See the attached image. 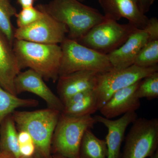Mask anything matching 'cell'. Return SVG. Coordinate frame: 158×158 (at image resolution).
I'll return each instance as SVG.
<instances>
[{"label": "cell", "instance_id": "cell-1", "mask_svg": "<svg viewBox=\"0 0 158 158\" xmlns=\"http://www.w3.org/2000/svg\"><path fill=\"white\" fill-rule=\"evenodd\" d=\"M37 7L65 25L68 31L67 38L77 41L106 18L98 9L78 0H52Z\"/></svg>", "mask_w": 158, "mask_h": 158}, {"label": "cell", "instance_id": "cell-2", "mask_svg": "<svg viewBox=\"0 0 158 158\" xmlns=\"http://www.w3.org/2000/svg\"><path fill=\"white\" fill-rule=\"evenodd\" d=\"M12 47L21 69L29 68L44 80L57 81L62 57L60 45L15 39Z\"/></svg>", "mask_w": 158, "mask_h": 158}, {"label": "cell", "instance_id": "cell-3", "mask_svg": "<svg viewBox=\"0 0 158 158\" xmlns=\"http://www.w3.org/2000/svg\"><path fill=\"white\" fill-rule=\"evenodd\" d=\"M61 112L51 108L35 111H15L11 114L18 131L23 130L32 137L36 152L43 158H51L54 131Z\"/></svg>", "mask_w": 158, "mask_h": 158}, {"label": "cell", "instance_id": "cell-4", "mask_svg": "<svg viewBox=\"0 0 158 158\" xmlns=\"http://www.w3.org/2000/svg\"><path fill=\"white\" fill-rule=\"evenodd\" d=\"M96 123L91 116H70L61 113L53 135L52 151L55 154L65 157L79 158L84 134Z\"/></svg>", "mask_w": 158, "mask_h": 158}, {"label": "cell", "instance_id": "cell-5", "mask_svg": "<svg viewBox=\"0 0 158 158\" xmlns=\"http://www.w3.org/2000/svg\"><path fill=\"white\" fill-rule=\"evenodd\" d=\"M60 47L62 57L59 76L79 71L105 72L113 68L107 55L82 45L76 40L66 37Z\"/></svg>", "mask_w": 158, "mask_h": 158}, {"label": "cell", "instance_id": "cell-6", "mask_svg": "<svg viewBox=\"0 0 158 158\" xmlns=\"http://www.w3.org/2000/svg\"><path fill=\"white\" fill-rule=\"evenodd\" d=\"M137 29L129 23L120 24L106 17L77 42L98 52L107 55L121 46Z\"/></svg>", "mask_w": 158, "mask_h": 158}, {"label": "cell", "instance_id": "cell-7", "mask_svg": "<svg viewBox=\"0 0 158 158\" xmlns=\"http://www.w3.org/2000/svg\"><path fill=\"white\" fill-rule=\"evenodd\" d=\"M158 71V65L142 68L133 65L127 68H113L105 72L98 73L94 90L98 97L99 110L116 91L131 86Z\"/></svg>", "mask_w": 158, "mask_h": 158}, {"label": "cell", "instance_id": "cell-8", "mask_svg": "<svg viewBox=\"0 0 158 158\" xmlns=\"http://www.w3.org/2000/svg\"><path fill=\"white\" fill-rule=\"evenodd\" d=\"M158 147V118H137L125 138L121 158H147Z\"/></svg>", "mask_w": 158, "mask_h": 158}, {"label": "cell", "instance_id": "cell-9", "mask_svg": "<svg viewBox=\"0 0 158 158\" xmlns=\"http://www.w3.org/2000/svg\"><path fill=\"white\" fill-rule=\"evenodd\" d=\"M42 11L43 15L37 21L15 29V39L45 44H58L64 40L68 34L66 26Z\"/></svg>", "mask_w": 158, "mask_h": 158}, {"label": "cell", "instance_id": "cell-10", "mask_svg": "<svg viewBox=\"0 0 158 158\" xmlns=\"http://www.w3.org/2000/svg\"><path fill=\"white\" fill-rule=\"evenodd\" d=\"M14 88L16 95L24 92H31L45 102L48 108L62 112L64 105L45 84L44 79L32 69L20 72L14 80Z\"/></svg>", "mask_w": 158, "mask_h": 158}, {"label": "cell", "instance_id": "cell-11", "mask_svg": "<svg viewBox=\"0 0 158 158\" xmlns=\"http://www.w3.org/2000/svg\"><path fill=\"white\" fill-rule=\"evenodd\" d=\"M148 27L137 29L117 49L107 55L113 68L121 69L134 65L139 52L150 40H155Z\"/></svg>", "mask_w": 158, "mask_h": 158}, {"label": "cell", "instance_id": "cell-12", "mask_svg": "<svg viewBox=\"0 0 158 158\" xmlns=\"http://www.w3.org/2000/svg\"><path fill=\"white\" fill-rule=\"evenodd\" d=\"M106 17L116 20L126 19L138 29H144L149 19L145 15L138 0H98Z\"/></svg>", "mask_w": 158, "mask_h": 158}, {"label": "cell", "instance_id": "cell-13", "mask_svg": "<svg viewBox=\"0 0 158 158\" xmlns=\"http://www.w3.org/2000/svg\"><path fill=\"white\" fill-rule=\"evenodd\" d=\"M94 118L97 123H102L108 129V134L105 139L108 149L107 158H120V149L127 128L138 118L136 112L125 113L116 120L99 115H96Z\"/></svg>", "mask_w": 158, "mask_h": 158}, {"label": "cell", "instance_id": "cell-14", "mask_svg": "<svg viewBox=\"0 0 158 158\" xmlns=\"http://www.w3.org/2000/svg\"><path fill=\"white\" fill-rule=\"evenodd\" d=\"M141 81L115 92L99 110L103 116L112 119L128 112H136L141 102L135 92Z\"/></svg>", "mask_w": 158, "mask_h": 158}, {"label": "cell", "instance_id": "cell-15", "mask_svg": "<svg viewBox=\"0 0 158 158\" xmlns=\"http://www.w3.org/2000/svg\"><path fill=\"white\" fill-rule=\"evenodd\" d=\"M98 73L94 71L83 70L59 76L57 81V92L63 105L77 94L94 90Z\"/></svg>", "mask_w": 158, "mask_h": 158}, {"label": "cell", "instance_id": "cell-16", "mask_svg": "<svg viewBox=\"0 0 158 158\" xmlns=\"http://www.w3.org/2000/svg\"><path fill=\"white\" fill-rule=\"evenodd\" d=\"M21 70L12 46L0 30V85L15 95L14 80Z\"/></svg>", "mask_w": 158, "mask_h": 158}, {"label": "cell", "instance_id": "cell-17", "mask_svg": "<svg viewBox=\"0 0 158 158\" xmlns=\"http://www.w3.org/2000/svg\"><path fill=\"white\" fill-rule=\"evenodd\" d=\"M98 98L94 90H86L72 97L64 104L61 113L70 116H91L99 110Z\"/></svg>", "mask_w": 158, "mask_h": 158}, {"label": "cell", "instance_id": "cell-18", "mask_svg": "<svg viewBox=\"0 0 158 158\" xmlns=\"http://www.w3.org/2000/svg\"><path fill=\"white\" fill-rule=\"evenodd\" d=\"M18 131L11 115L7 116L0 126V152L9 153L20 158Z\"/></svg>", "mask_w": 158, "mask_h": 158}, {"label": "cell", "instance_id": "cell-19", "mask_svg": "<svg viewBox=\"0 0 158 158\" xmlns=\"http://www.w3.org/2000/svg\"><path fill=\"white\" fill-rule=\"evenodd\" d=\"M107 153L106 140L97 138L90 129L87 130L80 145L79 158H107Z\"/></svg>", "mask_w": 158, "mask_h": 158}, {"label": "cell", "instance_id": "cell-20", "mask_svg": "<svg viewBox=\"0 0 158 158\" xmlns=\"http://www.w3.org/2000/svg\"><path fill=\"white\" fill-rule=\"evenodd\" d=\"M39 104L33 99L19 98L5 90L0 85V126L18 108L34 107Z\"/></svg>", "mask_w": 158, "mask_h": 158}, {"label": "cell", "instance_id": "cell-21", "mask_svg": "<svg viewBox=\"0 0 158 158\" xmlns=\"http://www.w3.org/2000/svg\"><path fill=\"white\" fill-rule=\"evenodd\" d=\"M16 14V9L12 6L10 0H0V30L12 46L15 40V29L11 23V18Z\"/></svg>", "mask_w": 158, "mask_h": 158}, {"label": "cell", "instance_id": "cell-22", "mask_svg": "<svg viewBox=\"0 0 158 158\" xmlns=\"http://www.w3.org/2000/svg\"><path fill=\"white\" fill-rule=\"evenodd\" d=\"M158 39L150 40L143 47L136 57L134 65L142 68L158 65Z\"/></svg>", "mask_w": 158, "mask_h": 158}, {"label": "cell", "instance_id": "cell-23", "mask_svg": "<svg viewBox=\"0 0 158 158\" xmlns=\"http://www.w3.org/2000/svg\"><path fill=\"white\" fill-rule=\"evenodd\" d=\"M139 99L146 98L148 100L158 97V71L151 74L141 80L135 92Z\"/></svg>", "mask_w": 158, "mask_h": 158}, {"label": "cell", "instance_id": "cell-24", "mask_svg": "<svg viewBox=\"0 0 158 158\" xmlns=\"http://www.w3.org/2000/svg\"><path fill=\"white\" fill-rule=\"evenodd\" d=\"M43 12L37 7L22 9L15 15L18 28H22L30 25L41 18Z\"/></svg>", "mask_w": 158, "mask_h": 158}, {"label": "cell", "instance_id": "cell-25", "mask_svg": "<svg viewBox=\"0 0 158 158\" xmlns=\"http://www.w3.org/2000/svg\"><path fill=\"white\" fill-rule=\"evenodd\" d=\"M18 139L19 145L34 142L32 137L27 132L23 130L18 131Z\"/></svg>", "mask_w": 158, "mask_h": 158}, {"label": "cell", "instance_id": "cell-26", "mask_svg": "<svg viewBox=\"0 0 158 158\" xmlns=\"http://www.w3.org/2000/svg\"><path fill=\"white\" fill-rule=\"evenodd\" d=\"M156 0H138L141 10L144 14L149 11L151 7Z\"/></svg>", "mask_w": 158, "mask_h": 158}, {"label": "cell", "instance_id": "cell-27", "mask_svg": "<svg viewBox=\"0 0 158 158\" xmlns=\"http://www.w3.org/2000/svg\"><path fill=\"white\" fill-rule=\"evenodd\" d=\"M35 0H17V3L22 9L33 7Z\"/></svg>", "mask_w": 158, "mask_h": 158}, {"label": "cell", "instance_id": "cell-28", "mask_svg": "<svg viewBox=\"0 0 158 158\" xmlns=\"http://www.w3.org/2000/svg\"><path fill=\"white\" fill-rule=\"evenodd\" d=\"M0 158H15L14 156L9 153L1 152H0Z\"/></svg>", "mask_w": 158, "mask_h": 158}, {"label": "cell", "instance_id": "cell-29", "mask_svg": "<svg viewBox=\"0 0 158 158\" xmlns=\"http://www.w3.org/2000/svg\"><path fill=\"white\" fill-rule=\"evenodd\" d=\"M20 158H43L41 156L39 155L38 154H37H37H36V153H35V154L32 156L30 157H23L22 156Z\"/></svg>", "mask_w": 158, "mask_h": 158}, {"label": "cell", "instance_id": "cell-30", "mask_svg": "<svg viewBox=\"0 0 158 158\" xmlns=\"http://www.w3.org/2000/svg\"><path fill=\"white\" fill-rule=\"evenodd\" d=\"M149 158H158V149L152 156L148 157Z\"/></svg>", "mask_w": 158, "mask_h": 158}, {"label": "cell", "instance_id": "cell-31", "mask_svg": "<svg viewBox=\"0 0 158 158\" xmlns=\"http://www.w3.org/2000/svg\"><path fill=\"white\" fill-rule=\"evenodd\" d=\"M51 158H69L65 157L59 155L55 154L53 156H51Z\"/></svg>", "mask_w": 158, "mask_h": 158}, {"label": "cell", "instance_id": "cell-32", "mask_svg": "<svg viewBox=\"0 0 158 158\" xmlns=\"http://www.w3.org/2000/svg\"><path fill=\"white\" fill-rule=\"evenodd\" d=\"M78 1H80V2H83L85 0H78Z\"/></svg>", "mask_w": 158, "mask_h": 158}, {"label": "cell", "instance_id": "cell-33", "mask_svg": "<svg viewBox=\"0 0 158 158\" xmlns=\"http://www.w3.org/2000/svg\"></svg>", "mask_w": 158, "mask_h": 158}]
</instances>
